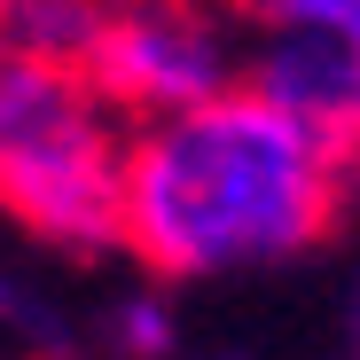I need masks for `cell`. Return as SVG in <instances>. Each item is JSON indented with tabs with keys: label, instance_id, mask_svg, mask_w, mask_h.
<instances>
[{
	"label": "cell",
	"instance_id": "obj_2",
	"mask_svg": "<svg viewBox=\"0 0 360 360\" xmlns=\"http://www.w3.org/2000/svg\"><path fill=\"white\" fill-rule=\"evenodd\" d=\"M117 157L126 126L79 63L0 47V235L63 266L117 259Z\"/></svg>",
	"mask_w": 360,
	"mask_h": 360
},
{
	"label": "cell",
	"instance_id": "obj_3",
	"mask_svg": "<svg viewBox=\"0 0 360 360\" xmlns=\"http://www.w3.org/2000/svg\"><path fill=\"white\" fill-rule=\"evenodd\" d=\"M79 79L117 126H149L243 79V32L227 0H102L79 47Z\"/></svg>",
	"mask_w": 360,
	"mask_h": 360
},
{
	"label": "cell",
	"instance_id": "obj_4",
	"mask_svg": "<svg viewBox=\"0 0 360 360\" xmlns=\"http://www.w3.org/2000/svg\"><path fill=\"white\" fill-rule=\"evenodd\" d=\"M243 86L297 126L360 149V0H227Z\"/></svg>",
	"mask_w": 360,
	"mask_h": 360
},
{
	"label": "cell",
	"instance_id": "obj_1",
	"mask_svg": "<svg viewBox=\"0 0 360 360\" xmlns=\"http://www.w3.org/2000/svg\"><path fill=\"white\" fill-rule=\"evenodd\" d=\"M352 212V141L297 126L243 79L126 126L117 259L165 297L282 282L337 251Z\"/></svg>",
	"mask_w": 360,
	"mask_h": 360
}]
</instances>
